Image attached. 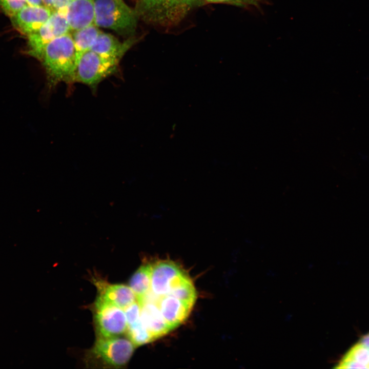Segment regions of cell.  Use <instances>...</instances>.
<instances>
[{"mask_svg": "<svg viewBox=\"0 0 369 369\" xmlns=\"http://www.w3.org/2000/svg\"><path fill=\"white\" fill-rule=\"evenodd\" d=\"M39 61L44 68L49 88L62 82L74 83L76 55L72 35L68 33L52 40Z\"/></svg>", "mask_w": 369, "mask_h": 369, "instance_id": "cell-1", "label": "cell"}, {"mask_svg": "<svg viewBox=\"0 0 369 369\" xmlns=\"http://www.w3.org/2000/svg\"><path fill=\"white\" fill-rule=\"evenodd\" d=\"M136 347L128 337L96 336L93 345L85 354V361L92 367H123Z\"/></svg>", "mask_w": 369, "mask_h": 369, "instance_id": "cell-2", "label": "cell"}, {"mask_svg": "<svg viewBox=\"0 0 369 369\" xmlns=\"http://www.w3.org/2000/svg\"><path fill=\"white\" fill-rule=\"evenodd\" d=\"M94 24L112 30L120 35L131 37L137 17L134 10L122 0H95Z\"/></svg>", "mask_w": 369, "mask_h": 369, "instance_id": "cell-3", "label": "cell"}, {"mask_svg": "<svg viewBox=\"0 0 369 369\" xmlns=\"http://www.w3.org/2000/svg\"><path fill=\"white\" fill-rule=\"evenodd\" d=\"M118 63L89 50L76 60L74 83H80L94 89L102 80L116 72Z\"/></svg>", "mask_w": 369, "mask_h": 369, "instance_id": "cell-4", "label": "cell"}, {"mask_svg": "<svg viewBox=\"0 0 369 369\" xmlns=\"http://www.w3.org/2000/svg\"><path fill=\"white\" fill-rule=\"evenodd\" d=\"M92 308L96 336L115 337L127 333L128 323L124 309L98 298Z\"/></svg>", "mask_w": 369, "mask_h": 369, "instance_id": "cell-5", "label": "cell"}, {"mask_svg": "<svg viewBox=\"0 0 369 369\" xmlns=\"http://www.w3.org/2000/svg\"><path fill=\"white\" fill-rule=\"evenodd\" d=\"M66 15L53 11L47 22L36 32L28 35L27 54L39 60L46 45L71 30Z\"/></svg>", "mask_w": 369, "mask_h": 369, "instance_id": "cell-6", "label": "cell"}, {"mask_svg": "<svg viewBox=\"0 0 369 369\" xmlns=\"http://www.w3.org/2000/svg\"><path fill=\"white\" fill-rule=\"evenodd\" d=\"M151 292L156 297L167 295L187 275L181 266L170 259L151 262Z\"/></svg>", "mask_w": 369, "mask_h": 369, "instance_id": "cell-7", "label": "cell"}, {"mask_svg": "<svg viewBox=\"0 0 369 369\" xmlns=\"http://www.w3.org/2000/svg\"><path fill=\"white\" fill-rule=\"evenodd\" d=\"M53 11L45 6L26 5L11 18L16 29L28 36L38 30L47 22Z\"/></svg>", "mask_w": 369, "mask_h": 369, "instance_id": "cell-8", "label": "cell"}, {"mask_svg": "<svg viewBox=\"0 0 369 369\" xmlns=\"http://www.w3.org/2000/svg\"><path fill=\"white\" fill-rule=\"evenodd\" d=\"M93 282L98 291L97 298L122 309L137 301L135 294L130 288L123 284H111L95 278Z\"/></svg>", "mask_w": 369, "mask_h": 369, "instance_id": "cell-9", "label": "cell"}, {"mask_svg": "<svg viewBox=\"0 0 369 369\" xmlns=\"http://www.w3.org/2000/svg\"><path fill=\"white\" fill-rule=\"evenodd\" d=\"M140 305V320L154 340L172 330L163 318L154 299L146 297Z\"/></svg>", "mask_w": 369, "mask_h": 369, "instance_id": "cell-10", "label": "cell"}, {"mask_svg": "<svg viewBox=\"0 0 369 369\" xmlns=\"http://www.w3.org/2000/svg\"><path fill=\"white\" fill-rule=\"evenodd\" d=\"M135 41V38L130 37L125 42H120L113 35L101 32L90 50L103 57L119 62Z\"/></svg>", "mask_w": 369, "mask_h": 369, "instance_id": "cell-11", "label": "cell"}, {"mask_svg": "<svg viewBox=\"0 0 369 369\" xmlns=\"http://www.w3.org/2000/svg\"><path fill=\"white\" fill-rule=\"evenodd\" d=\"M154 300L163 318L172 330L187 319L192 309L179 299L169 295L155 297Z\"/></svg>", "mask_w": 369, "mask_h": 369, "instance_id": "cell-12", "label": "cell"}, {"mask_svg": "<svg viewBox=\"0 0 369 369\" xmlns=\"http://www.w3.org/2000/svg\"><path fill=\"white\" fill-rule=\"evenodd\" d=\"M95 0H71L66 9L70 29L76 31L94 24Z\"/></svg>", "mask_w": 369, "mask_h": 369, "instance_id": "cell-13", "label": "cell"}, {"mask_svg": "<svg viewBox=\"0 0 369 369\" xmlns=\"http://www.w3.org/2000/svg\"><path fill=\"white\" fill-rule=\"evenodd\" d=\"M167 0H137L134 11L138 18L155 24L163 25Z\"/></svg>", "mask_w": 369, "mask_h": 369, "instance_id": "cell-14", "label": "cell"}, {"mask_svg": "<svg viewBox=\"0 0 369 369\" xmlns=\"http://www.w3.org/2000/svg\"><path fill=\"white\" fill-rule=\"evenodd\" d=\"M151 262L145 263L134 273L130 279L129 286L140 304L151 291Z\"/></svg>", "mask_w": 369, "mask_h": 369, "instance_id": "cell-15", "label": "cell"}, {"mask_svg": "<svg viewBox=\"0 0 369 369\" xmlns=\"http://www.w3.org/2000/svg\"><path fill=\"white\" fill-rule=\"evenodd\" d=\"M101 31L94 24L74 31L72 35L77 59L85 52L90 50Z\"/></svg>", "mask_w": 369, "mask_h": 369, "instance_id": "cell-16", "label": "cell"}, {"mask_svg": "<svg viewBox=\"0 0 369 369\" xmlns=\"http://www.w3.org/2000/svg\"><path fill=\"white\" fill-rule=\"evenodd\" d=\"M200 0H167L163 25H172L180 20Z\"/></svg>", "mask_w": 369, "mask_h": 369, "instance_id": "cell-17", "label": "cell"}, {"mask_svg": "<svg viewBox=\"0 0 369 369\" xmlns=\"http://www.w3.org/2000/svg\"><path fill=\"white\" fill-rule=\"evenodd\" d=\"M168 295L179 299L192 308L197 298L195 289L188 276L174 287Z\"/></svg>", "mask_w": 369, "mask_h": 369, "instance_id": "cell-18", "label": "cell"}, {"mask_svg": "<svg viewBox=\"0 0 369 369\" xmlns=\"http://www.w3.org/2000/svg\"><path fill=\"white\" fill-rule=\"evenodd\" d=\"M127 334L128 337L136 347L154 340L142 324L140 318L137 321L128 326Z\"/></svg>", "mask_w": 369, "mask_h": 369, "instance_id": "cell-19", "label": "cell"}, {"mask_svg": "<svg viewBox=\"0 0 369 369\" xmlns=\"http://www.w3.org/2000/svg\"><path fill=\"white\" fill-rule=\"evenodd\" d=\"M343 357L353 360L363 368H369V349L359 342L353 345Z\"/></svg>", "mask_w": 369, "mask_h": 369, "instance_id": "cell-20", "label": "cell"}, {"mask_svg": "<svg viewBox=\"0 0 369 369\" xmlns=\"http://www.w3.org/2000/svg\"><path fill=\"white\" fill-rule=\"evenodd\" d=\"M26 5V0H0V7L10 17Z\"/></svg>", "mask_w": 369, "mask_h": 369, "instance_id": "cell-21", "label": "cell"}, {"mask_svg": "<svg viewBox=\"0 0 369 369\" xmlns=\"http://www.w3.org/2000/svg\"><path fill=\"white\" fill-rule=\"evenodd\" d=\"M141 309L140 304L136 301L124 309L128 326L140 319Z\"/></svg>", "mask_w": 369, "mask_h": 369, "instance_id": "cell-22", "label": "cell"}, {"mask_svg": "<svg viewBox=\"0 0 369 369\" xmlns=\"http://www.w3.org/2000/svg\"><path fill=\"white\" fill-rule=\"evenodd\" d=\"M210 3H227L241 7H258L261 0H204Z\"/></svg>", "mask_w": 369, "mask_h": 369, "instance_id": "cell-23", "label": "cell"}, {"mask_svg": "<svg viewBox=\"0 0 369 369\" xmlns=\"http://www.w3.org/2000/svg\"><path fill=\"white\" fill-rule=\"evenodd\" d=\"M54 10H66L71 0H51Z\"/></svg>", "mask_w": 369, "mask_h": 369, "instance_id": "cell-24", "label": "cell"}, {"mask_svg": "<svg viewBox=\"0 0 369 369\" xmlns=\"http://www.w3.org/2000/svg\"><path fill=\"white\" fill-rule=\"evenodd\" d=\"M359 342L369 349V332L362 336Z\"/></svg>", "mask_w": 369, "mask_h": 369, "instance_id": "cell-25", "label": "cell"}, {"mask_svg": "<svg viewBox=\"0 0 369 369\" xmlns=\"http://www.w3.org/2000/svg\"><path fill=\"white\" fill-rule=\"evenodd\" d=\"M26 5L34 6H45L42 0H26Z\"/></svg>", "mask_w": 369, "mask_h": 369, "instance_id": "cell-26", "label": "cell"}, {"mask_svg": "<svg viewBox=\"0 0 369 369\" xmlns=\"http://www.w3.org/2000/svg\"><path fill=\"white\" fill-rule=\"evenodd\" d=\"M44 5L52 10H54L51 0H42Z\"/></svg>", "mask_w": 369, "mask_h": 369, "instance_id": "cell-27", "label": "cell"}]
</instances>
